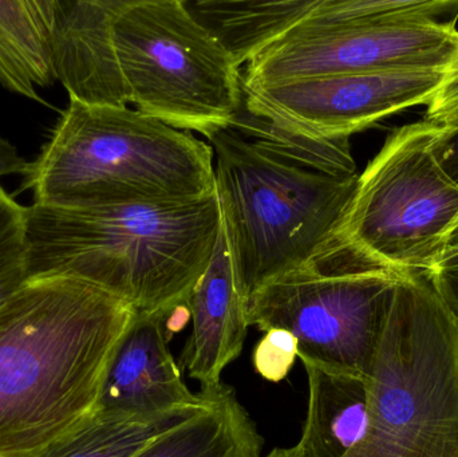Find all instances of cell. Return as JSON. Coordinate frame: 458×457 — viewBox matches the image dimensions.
I'll return each instance as SVG.
<instances>
[{
  "label": "cell",
  "mask_w": 458,
  "mask_h": 457,
  "mask_svg": "<svg viewBox=\"0 0 458 457\" xmlns=\"http://www.w3.org/2000/svg\"><path fill=\"white\" fill-rule=\"evenodd\" d=\"M403 276L341 238L255 292L248 322L264 333L290 332L301 362L368 380Z\"/></svg>",
  "instance_id": "cell-8"
},
{
  "label": "cell",
  "mask_w": 458,
  "mask_h": 457,
  "mask_svg": "<svg viewBox=\"0 0 458 457\" xmlns=\"http://www.w3.org/2000/svg\"><path fill=\"white\" fill-rule=\"evenodd\" d=\"M70 207L192 201L216 193L214 150L128 106L70 99L21 190Z\"/></svg>",
  "instance_id": "cell-3"
},
{
  "label": "cell",
  "mask_w": 458,
  "mask_h": 457,
  "mask_svg": "<svg viewBox=\"0 0 458 457\" xmlns=\"http://www.w3.org/2000/svg\"><path fill=\"white\" fill-rule=\"evenodd\" d=\"M458 0H317L242 72V86L441 70L458 55Z\"/></svg>",
  "instance_id": "cell-6"
},
{
  "label": "cell",
  "mask_w": 458,
  "mask_h": 457,
  "mask_svg": "<svg viewBox=\"0 0 458 457\" xmlns=\"http://www.w3.org/2000/svg\"><path fill=\"white\" fill-rule=\"evenodd\" d=\"M26 215L0 185V306L29 281Z\"/></svg>",
  "instance_id": "cell-20"
},
{
  "label": "cell",
  "mask_w": 458,
  "mask_h": 457,
  "mask_svg": "<svg viewBox=\"0 0 458 457\" xmlns=\"http://www.w3.org/2000/svg\"><path fill=\"white\" fill-rule=\"evenodd\" d=\"M207 392L203 408L134 457H260L263 439L229 386Z\"/></svg>",
  "instance_id": "cell-16"
},
{
  "label": "cell",
  "mask_w": 458,
  "mask_h": 457,
  "mask_svg": "<svg viewBox=\"0 0 458 457\" xmlns=\"http://www.w3.org/2000/svg\"><path fill=\"white\" fill-rule=\"evenodd\" d=\"M425 121L444 129H458V55L435 98L428 105Z\"/></svg>",
  "instance_id": "cell-22"
},
{
  "label": "cell",
  "mask_w": 458,
  "mask_h": 457,
  "mask_svg": "<svg viewBox=\"0 0 458 457\" xmlns=\"http://www.w3.org/2000/svg\"><path fill=\"white\" fill-rule=\"evenodd\" d=\"M168 317L136 311L107 368L96 410L160 415L204 404L206 394L190 391L169 351Z\"/></svg>",
  "instance_id": "cell-11"
},
{
  "label": "cell",
  "mask_w": 458,
  "mask_h": 457,
  "mask_svg": "<svg viewBox=\"0 0 458 457\" xmlns=\"http://www.w3.org/2000/svg\"><path fill=\"white\" fill-rule=\"evenodd\" d=\"M222 227L216 193L192 201L131 206L27 207L29 279L90 282L139 313L187 306Z\"/></svg>",
  "instance_id": "cell-2"
},
{
  "label": "cell",
  "mask_w": 458,
  "mask_h": 457,
  "mask_svg": "<svg viewBox=\"0 0 458 457\" xmlns=\"http://www.w3.org/2000/svg\"><path fill=\"white\" fill-rule=\"evenodd\" d=\"M309 408L298 457H346L368 428V380L303 362Z\"/></svg>",
  "instance_id": "cell-15"
},
{
  "label": "cell",
  "mask_w": 458,
  "mask_h": 457,
  "mask_svg": "<svg viewBox=\"0 0 458 457\" xmlns=\"http://www.w3.org/2000/svg\"><path fill=\"white\" fill-rule=\"evenodd\" d=\"M435 149L441 165L458 184V129L444 131L440 128Z\"/></svg>",
  "instance_id": "cell-24"
},
{
  "label": "cell",
  "mask_w": 458,
  "mask_h": 457,
  "mask_svg": "<svg viewBox=\"0 0 458 457\" xmlns=\"http://www.w3.org/2000/svg\"><path fill=\"white\" fill-rule=\"evenodd\" d=\"M62 0H0V85L45 104L37 91L56 80Z\"/></svg>",
  "instance_id": "cell-14"
},
{
  "label": "cell",
  "mask_w": 458,
  "mask_h": 457,
  "mask_svg": "<svg viewBox=\"0 0 458 457\" xmlns=\"http://www.w3.org/2000/svg\"><path fill=\"white\" fill-rule=\"evenodd\" d=\"M112 42L129 104L204 137L242 105L240 67L184 0H115Z\"/></svg>",
  "instance_id": "cell-7"
},
{
  "label": "cell",
  "mask_w": 458,
  "mask_h": 457,
  "mask_svg": "<svg viewBox=\"0 0 458 457\" xmlns=\"http://www.w3.org/2000/svg\"><path fill=\"white\" fill-rule=\"evenodd\" d=\"M201 392L206 394V404L208 396ZM204 404L160 415L96 410L39 457H134L164 432L195 415Z\"/></svg>",
  "instance_id": "cell-18"
},
{
  "label": "cell",
  "mask_w": 458,
  "mask_h": 457,
  "mask_svg": "<svg viewBox=\"0 0 458 457\" xmlns=\"http://www.w3.org/2000/svg\"><path fill=\"white\" fill-rule=\"evenodd\" d=\"M429 276L441 302L458 321V251L446 255Z\"/></svg>",
  "instance_id": "cell-23"
},
{
  "label": "cell",
  "mask_w": 458,
  "mask_h": 457,
  "mask_svg": "<svg viewBox=\"0 0 458 457\" xmlns=\"http://www.w3.org/2000/svg\"><path fill=\"white\" fill-rule=\"evenodd\" d=\"M458 251V227L457 230L454 231V235H452L451 241H449L448 251H446V255L454 254V252ZM445 255V257H446ZM444 257V258H445Z\"/></svg>",
  "instance_id": "cell-26"
},
{
  "label": "cell",
  "mask_w": 458,
  "mask_h": 457,
  "mask_svg": "<svg viewBox=\"0 0 458 457\" xmlns=\"http://www.w3.org/2000/svg\"><path fill=\"white\" fill-rule=\"evenodd\" d=\"M298 357V341L285 330L266 332L253 351L256 372L267 381L279 383L287 377Z\"/></svg>",
  "instance_id": "cell-21"
},
{
  "label": "cell",
  "mask_w": 458,
  "mask_h": 457,
  "mask_svg": "<svg viewBox=\"0 0 458 457\" xmlns=\"http://www.w3.org/2000/svg\"><path fill=\"white\" fill-rule=\"evenodd\" d=\"M346 457H458V321L429 273L398 282L368 377V428Z\"/></svg>",
  "instance_id": "cell-5"
},
{
  "label": "cell",
  "mask_w": 458,
  "mask_h": 457,
  "mask_svg": "<svg viewBox=\"0 0 458 457\" xmlns=\"http://www.w3.org/2000/svg\"><path fill=\"white\" fill-rule=\"evenodd\" d=\"M440 128L401 126L358 177L342 241L395 273H429L458 227V184L435 149Z\"/></svg>",
  "instance_id": "cell-9"
},
{
  "label": "cell",
  "mask_w": 458,
  "mask_h": 457,
  "mask_svg": "<svg viewBox=\"0 0 458 457\" xmlns=\"http://www.w3.org/2000/svg\"><path fill=\"white\" fill-rule=\"evenodd\" d=\"M317 0H196L190 13L245 66L269 43L298 23Z\"/></svg>",
  "instance_id": "cell-17"
},
{
  "label": "cell",
  "mask_w": 458,
  "mask_h": 457,
  "mask_svg": "<svg viewBox=\"0 0 458 457\" xmlns=\"http://www.w3.org/2000/svg\"><path fill=\"white\" fill-rule=\"evenodd\" d=\"M446 72H360L242 86L250 112L315 139H350L384 118L429 105Z\"/></svg>",
  "instance_id": "cell-10"
},
{
  "label": "cell",
  "mask_w": 458,
  "mask_h": 457,
  "mask_svg": "<svg viewBox=\"0 0 458 457\" xmlns=\"http://www.w3.org/2000/svg\"><path fill=\"white\" fill-rule=\"evenodd\" d=\"M29 161L19 155L16 148L7 140L0 137V179L15 174H26L29 169Z\"/></svg>",
  "instance_id": "cell-25"
},
{
  "label": "cell",
  "mask_w": 458,
  "mask_h": 457,
  "mask_svg": "<svg viewBox=\"0 0 458 457\" xmlns=\"http://www.w3.org/2000/svg\"><path fill=\"white\" fill-rule=\"evenodd\" d=\"M134 314L64 275L30 278L0 306V457H39L96 410Z\"/></svg>",
  "instance_id": "cell-1"
},
{
  "label": "cell",
  "mask_w": 458,
  "mask_h": 457,
  "mask_svg": "<svg viewBox=\"0 0 458 457\" xmlns=\"http://www.w3.org/2000/svg\"><path fill=\"white\" fill-rule=\"evenodd\" d=\"M234 278L248 303L267 284L341 241L357 176H336L252 141L232 128L206 137Z\"/></svg>",
  "instance_id": "cell-4"
},
{
  "label": "cell",
  "mask_w": 458,
  "mask_h": 457,
  "mask_svg": "<svg viewBox=\"0 0 458 457\" xmlns=\"http://www.w3.org/2000/svg\"><path fill=\"white\" fill-rule=\"evenodd\" d=\"M187 308L192 334L182 351V365L203 391H208L222 385L223 372L242 353L250 327L247 302L237 287L223 227Z\"/></svg>",
  "instance_id": "cell-12"
},
{
  "label": "cell",
  "mask_w": 458,
  "mask_h": 457,
  "mask_svg": "<svg viewBox=\"0 0 458 457\" xmlns=\"http://www.w3.org/2000/svg\"><path fill=\"white\" fill-rule=\"evenodd\" d=\"M229 128L274 152L336 176H357L350 139H315L240 107Z\"/></svg>",
  "instance_id": "cell-19"
},
{
  "label": "cell",
  "mask_w": 458,
  "mask_h": 457,
  "mask_svg": "<svg viewBox=\"0 0 458 457\" xmlns=\"http://www.w3.org/2000/svg\"><path fill=\"white\" fill-rule=\"evenodd\" d=\"M115 0H62L55 37L56 80L70 99L128 106L112 42Z\"/></svg>",
  "instance_id": "cell-13"
}]
</instances>
